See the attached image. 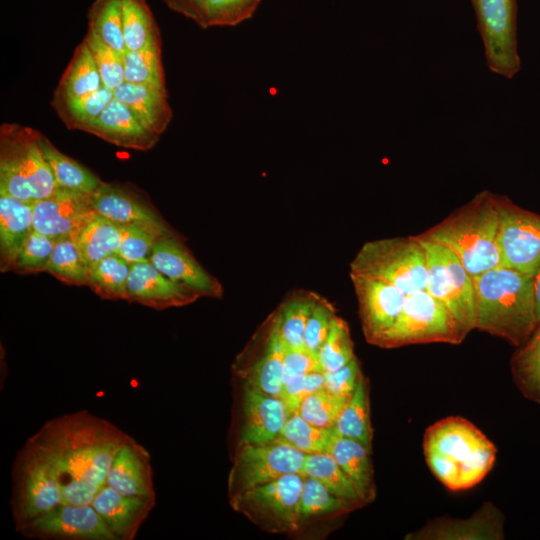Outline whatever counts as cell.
<instances>
[{
    "label": "cell",
    "instance_id": "6da1fadb",
    "mask_svg": "<svg viewBox=\"0 0 540 540\" xmlns=\"http://www.w3.org/2000/svg\"><path fill=\"white\" fill-rule=\"evenodd\" d=\"M61 472L64 503L91 504L106 485L112 461L128 434L87 410L46 421L33 434Z\"/></svg>",
    "mask_w": 540,
    "mask_h": 540
},
{
    "label": "cell",
    "instance_id": "7a4b0ae2",
    "mask_svg": "<svg viewBox=\"0 0 540 540\" xmlns=\"http://www.w3.org/2000/svg\"><path fill=\"white\" fill-rule=\"evenodd\" d=\"M476 294V329L524 344L538 326L533 277L497 267L473 277Z\"/></svg>",
    "mask_w": 540,
    "mask_h": 540
},
{
    "label": "cell",
    "instance_id": "3957f363",
    "mask_svg": "<svg viewBox=\"0 0 540 540\" xmlns=\"http://www.w3.org/2000/svg\"><path fill=\"white\" fill-rule=\"evenodd\" d=\"M498 230L494 194L484 190L417 237L451 249L474 277L502 266Z\"/></svg>",
    "mask_w": 540,
    "mask_h": 540
},
{
    "label": "cell",
    "instance_id": "277c9868",
    "mask_svg": "<svg viewBox=\"0 0 540 540\" xmlns=\"http://www.w3.org/2000/svg\"><path fill=\"white\" fill-rule=\"evenodd\" d=\"M11 476L10 506L16 531L64 503L58 464L34 435L17 452Z\"/></svg>",
    "mask_w": 540,
    "mask_h": 540
},
{
    "label": "cell",
    "instance_id": "5b68a950",
    "mask_svg": "<svg viewBox=\"0 0 540 540\" xmlns=\"http://www.w3.org/2000/svg\"><path fill=\"white\" fill-rule=\"evenodd\" d=\"M350 269L382 279L406 296L427 286L426 250L416 236L369 241L358 251Z\"/></svg>",
    "mask_w": 540,
    "mask_h": 540
},
{
    "label": "cell",
    "instance_id": "8992f818",
    "mask_svg": "<svg viewBox=\"0 0 540 540\" xmlns=\"http://www.w3.org/2000/svg\"><path fill=\"white\" fill-rule=\"evenodd\" d=\"M423 451L451 459L459 469V490L478 484L496 460L495 445L470 421L451 416L429 426Z\"/></svg>",
    "mask_w": 540,
    "mask_h": 540
},
{
    "label": "cell",
    "instance_id": "52a82bcc",
    "mask_svg": "<svg viewBox=\"0 0 540 540\" xmlns=\"http://www.w3.org/2000/svg\"><path fill=\"white\" fill-rule=\"evenodd\" d=\"M458 323L448 308L426 289L407 295L394 325L376 343L381 348L412 344L464 341Z\"/></svg>",
    "mask_w": 540,
    "mask_h": 540
},
{
    "label": "cell",
    "instance_id": "ba28073f",
    "mask_svg": "<svg viewBox=\"0 0 540 540\" xmlns=\"http://www.w3.org/2000/svg\"><path fill=\"white\" fill-rule=\"evenodd\" d=\"M305 474L292 473L229 497L230 506L271 533L301 528L300 496Z\"/></svg>",
    "mask_w": 540,
    "mask_h": 540
},
{
    "label": "cell",
    "instance_id": "9c48e42d",
    "mask_svg": "<svg viewBox=\"0 0 540 540\" xmlns=\"http://www.w3.org/2000/svg\"><path fill=\"white\" fill-rule=\"evenodd\" d=\"M419 240L427 255L426 290L448 308L466 337L476 329L473 277L451 249L439 243Z\"/></svg>",
    "mask_w": 540,
    "mask_h": 540
},
{
    "label": "cell",
    "instance_id": "30bf717a",
    "mask_svg": "<svg viewBox=\"0 0 540 540\" xmlns=\"http://www.w3.org/2000/svg\"><path fill=\"white\" fill-rule=\"evenodd\" d=\"M476 15L486 64L489 70L505 78L520 70L517 48L516 0H470Z\"/></svg>",
    "mask_w": 540,
    "mask_h": 540
},
{
    "label": "cell",
    "instance_id": "8fae6325",
    "mask_svg": "<svg viewBox=\"0 0 540 540\" xmlns=\"http://www.w3.org/2000/svg\"><path fill=\"white\" fill-rule=\"evenodd\" d=\"M306 454L275 440L238 444L228 476L229 497L284 475L302 473Z\"/></svg>",
    "mask_w": 540,
    "mask_h": 540
},
{
    "label": "cell",
    "instance_id": "7c38bea8",
    "mask_svg": "<svg viewBox=\"0 0 540 540\" xmlns=\"http://www.w3.org/2000/svg\"><path fill=\"white\" fill-rule=\"evenodd\" d=\"M501 265L534 277L540 270V215L494 194Z\"/></svg>",
    "mask_w": 540,
    "mask_h": 540
},
{
    "label": "cell",
    "instance_id": "4fadbf2b",
    "mask_svg": "<svg viewBox=\"0 0 540 540\" xmlns=\"http://www.w3.org/2000/svg\"><path fill=\"white\" fill-rule=\"evenodd\" d=\"M17 532L41 540H116L92 504L62 503Z\"/></svg>",
    "mask_w": 540,
    "mask_h": 540
},
{
    "label": "cell",
    "instance_id": "5bb4252c",
    "mask_svg": "<svg viewBox=\"0 0 540 540\" xmlns=\"http://www.w3.org/2000/svg\"><path fill=\"white\" fill-rule=\"evenodd\" d=\"M40 137L41 134L30 128L9 124L1 126L0 159L22 173L35 201L49 197L58 188L40 147Z\"/></svg>",
    "mask_w": 540,
    "mask_h": 540
},
{
    "label": "cell",
    "instance_id": "9a60e30c",
    "mask_svg": "<svg viewBox=\"0 0 540 540\" xmlns=\"http://www.w3.org/2000/svg\"><path fill=\"white\" fill-rule=\"evenodd\" d=\"M358 301L365 339L376 345L399 317L406 295L396 286L376 277L350 272Z\"/></svg>",
    "mask_w": 540,
    "mask_h": 540
},
{
    "label": "cell",
    "instance_id": "2e32d148",
    "mask_svg": "<svg viewBox=\"0 0 540 540\" xmlns=\"http://www.w3.org/2000/svg\"><path fill=\"white\" fill-rule=\"evenodd\" d=\"M97 214L92 194L62 188L33 203V230L55 240L75 236Z\"/></svg>",
    "mask_w": 540,
    "mask_h": 540
},
{
    "label": "cell",
    "instance_id": "e0dca14e",
    "mask_svg": "<svg viewBox=\"0 0 540 540\" xmlns=\"http://www.w3.org/2000/svg\"><path fill=\"white\" fill-rule=\"evenodd\" d=\"M149 261L165 276L205 297L220 298L221 284L192 256L172 234L161 236L154 244Z\"/></svg>",
    "mask_w": 540,
    "mask_h": 540
},
{
    "label": "cell",
    "instance_id": "ac0fdd59",
    "mask_svg": "<svg viewBox=\"0 0 540 540\" xmlns=\"http://www.w3.org/2000/svg\"><path fill=\"white\" fill-rule=\"evenodd\" d=\"M504 515L491 502L484 503L467 518L440 517L410 532L406 540H502Z\"/></svg>",
    "mask_w": 540,
    "mask_h": 540
},
{
    "label": "cell",
    "instance_id": "d6986e66",
    "mask_svg": "<svg viewBox=\"0 0 540 540\" xmlns=\"http://www.w3.org/2000/svg\"><path fill=\"white\" fill-rule=\"evenodd\" d=\"M199 295L174 282L149 260L131 265L127 301L162 310L196 301Z\"/></svg>",
    "mask_w": 540,
    "mask_h": 540
},
{
    "label": "cell",
    "instance_id": "ffe728a7",
    "mask_svg": "<svg viewBox=\"0 0 540 540\" xmlns=\"http://www.w3.org/2000/svg\"><path fill=\"white\" fill-rule=\"evenodd\" d=\"M92 204L98 214L118 225H140L160 237L172 234L147 202L124 188L102 182L92 194Z\"/></svg>",
    "mask_w": 540,
    "mask_h": 540
},
{
    "label": "cell",
    "instance_id": "44dd1931",
    "mask_svg": "<svg viewBox=\"0 0 540 540\" xmlns=\"http://www.w3.org/2000/svg\"><path fill=\"white\" fill-rule=\"evenodd\" d=\"M243 422L239 444H263L278 439L290 413L280 396L244 386Z\"/></svg>",
    "mask_w": 540,
    "mask_h": 540
},
{
    "label": "cell",
    "instance_id": "7402d4cb",
    "mask_svg": "<svg viewBox=\"0 0 540 540\" xmlns=\"http://www.w3.org/2000/svg\"><path fill=\"white\" fill-rule=\"evenodd\" d=\"M106 485L123 495L156 500L150 454L130 435L112 461Z\"/></svg>",
    "mask_w": 540,
    "mask_h": 540
},
{
    "label": "cell",
    "instance_id": "603a6c76",
    "mask_svg": "<svg viewBox=\"0 0 540 540\" xmlns=\"http://www.w3.org/2000/svg\"><path fill=\"white\" fill-rule=\"evenodd\" d=\"M91 504L116 540H134L156 500L123 495L105 485Z\"/></svg>",
    "mask_w": 540,
    "mask_h": 540
},
{
    "label": "cell",
    "instance_id": "cb8c5ba5",
    "mask_svg": "<svg viewBox=\"0 0 540 540\" xmlns=\"http://www.w3.org/2000/svg\"><path fill=\"white\" fill-rule=\"evenodd\" d=\"M84 132L116 146L140 151L151 149L159 139L149 133L130 108L115 97Z\"/></svg>",
    "mask_w": 540,
    "mask_h": 540
},
{
    "label": "cell",
    "instance_id": "d4e9b609",
    "mask_svg": "<svg viewBox=\"0 0 540 540\" xmlns=\"http://www.w3.org/2000/svg\"><path fill=\"white\" fill-rule=\"evenodd\" d=\"M33 231V203L0 194V270H13L26 239Z\"/></svg>",
    "mask_w": 540,
    "mask_h": 540
},
{
    "label": "cell",
    "instance_id": "484cf974",
    "mask_svg": "<svg viewBox=\"0 0 540 540\" xmlns=\"http://www.w3.org/2000/svg\"><path fill=\"white\" fill-rule=\"evenodd\" d=\"M113 92L114 97L127 105L152 135L159 138L170 124L173 112L166 92L129 82H124Z\"/></svg>",
    "mask_w": 540,
    "mask_h": 540
},
{
    "label": "cell",
    "instance_id": "4316f807",
    "mask_svg": "<svg viewBox=\"0 0 540 540\" xmlns=\"http://www.w3.org/2000/svg\"><path fill=\"white\" fill-rule=\"evenodd\" d=\"M371 452L360 442L342 437L337 433L328 450V453L351 479L365 504L372 502L376 496Z\"/></svg>",
    "mask_w": 540,
    "mask_h": 540
},
{
    "label": "cell",
    "instance_id": "83f0119b",
    "mask_svg": "<svg viewBox=\"0 0 540 540\" xmlns=\"http://www.w3.org/2000/svg\"><path fill=\"white\" fill-rule=\"evenodd\" d=\"M284 344L272 319L261 353L245 374L244 386L273 396H280L283 386Z\"/></svg>",
    "mask_w": 540,
    "mask_h": 540
},
{
    "label": "cell",
    "instance_id": "f1b7e54d",
    "mask_svg": "<svg viewBox=\"0 0 540 540\" xmlns=\"http://www.w3.org/2000/svg\"><path fill=\"white\" fill-rule=\"evenodd\" d=\"M103 86L92 52L85 41L75 50L59 81L56 99H71L89 95Z\"/></svg>",
    "mask_w": 540,
    "mask_h": 540
},
{
    "label": "cell",
    "instance_id": "f546056e",
    "mask_svg": "<svg viewBox=\"0 0 540 540\" xmlns=\"http://www.w3.org/2000/svg\"><path fill=\"white\" fill-rule=\"evenodd\" d=\"M121 236L122 226L98 213L81 229L76 240L89 271L105 257L118 254Z\"/></svg>",
    "mask_w": 540,
    "mask_h": 540
},
{
    "label": "cell",
    "instance_id": "4dcf8cb0",
    "mask_svg": "<svg viewBox=\"0 0 540 540\" xmlns=\"http://www.w3.org/2000/svg\"><path fill=\"white\" fill-rule=\"evenodd\" d=\"M40 147L59 188L93 194L102 181L87 168L60 152L45 136L40 137Z\"/></svg>",
    "mask_w": 540,
    "mask_h": 540
},
{
    "label": "cell",
    "instance_id": "1f68e13d",
    "mask_svg": "<svg viewBox=\"0 0 540 540\" xmlns=\"http://www.w3.org/2000/svg\"><path fill=\"white\" fill-rule=\"evenodd\" d=\"M367 384V379L362 376L341 411L334 430L338 435L358 441L372 451L373 430Z\"/></svg>",
    "mask_w": 540,
    "mask_h": 540
},
{
    "label": "cell",
    "instance_id": "d6a6232c",
    "mask_svg": "<svg viewBox=\"0 0 540 540\" xmlns=\"http://www.w3.org/2000/svg\"><path fill=\"white\" fill-rule=\"evenodd\" d=\"M510 367L519 392L526 399L540 404V324L515 351Z\"/></svg>",
    "mask_w": 540,
    "mask_h": 540
},
{
    "label": "cell",
    "instance_id": "836d02e7",
    "mask_svg": "<svg viewBox=\"0 0 540 540\" xmlns=\"http://www.w3.org/2000/svg\"><path fill=\"white\" fill-rule=\"evenodd\" d=\"M302 473L317 479L333 494L358 508L365 505L355 485L331 454H307Z\"/></svg>",
    "mask_w": 540,
    "mask_h": 540
},
{
    "label": "cell",
    "instance_id": "e575fe53",
    "mask_svg": "<svg viewBox=\"0 0 540 540\" xmlns=\"http://www.w3.org/2000/svg\"><path fill=\"white\" fill-rule=\"evenodd\" d=\"M316 299V294L300 293L280 307L274 322L284 347L304 348V332Z\"/></svg>",
    "mask_w": 540,
    "mask_h": 540
},
{
    "label": "cell",
    "instance_id": "d590c367",
    "mask_svg": "<svg viewBox=\"0 0 540 540\" xmlns=\"http://www.w3.org/2000/svg\"><path fill=\"white\" fill-rule=\"evenodd\" d=\"M113 99V90L102 86L98 91L86 96L71 99L54 98L53 105L68 128L84 131Z\"/></svg>",
    "mask_w": 540,
    "mask_h": 540
},
{
    "label": "cell",
    "instance_id": "8d00e7d4",
    "mask_svg": "<svg viewBox=\"0 0 540 540\" xmlns=\"http://www.w3.org/2000/svg\"><path fill=\"white\" fill-rule=\"evenodd\" d=\"M123 36L127 51L160 41L158 29L145 0H121Z\"/></svg>",
    "mask_w": 540,
    "mask_h": 540
},
{
    "label": "cell",
    "instance_id": "74e56055",
    "mask_svg": "<svg viewBox=\"0 0 540 540\" xmlns=\"http://www.w3.org/2000/svg\"><path fill=\"white\" fill-rule=\"evenodd\" d=\"M131 265L119 254H112L98 262L88 275L93 292L103 299L127 300V283Z\"/></svg>",
    "mask_w": 540,
    "mask_h": 540
},
{
    "label": "cell",
    "instance_id": "f35d334b",
    "mask_svg": "<svg viewBox=\"0 0 540 540\" xmlns=\"http://www.w3.org/2000/svg\"><path fill=\"white\" fill-rule=\"evenodd\" d=\"M125 82L147 85L166 92L160 41L124 55Z\"/></svg>",
    "mask_w": 540,
    "mask_h": 540
},
{
    "label": "cell",
    "instance_id": "ab89813d",
    "mask_svg": "<svg viewBox=\"0 0 540 540\" xmlns=\"http://www.w3.org/2000/svg\"><path fill=\"white\" fill-rule=\"evenodd\" d=\"M45 272L65 284L87 286L89 270L75 236H66L56 240Z\"/></svg>",
    "mask_w": 540,
    "mask_h": 540
},
{
    "label": "cell",
    "instance_id": "60d3db41",
    "mask_svg": "<svg viewBox=\"0 0 540 540\" xmlns=\"http://www.w3.org/2000/svg\"><path fill=\"white\" fill-rule=\"evenodd\" d=\"M357 508L333 494L317 479L305 475L300 496L302 524L315 518L339 515Z\"/></svg>",
    "mask_w": 540,
    "mask_h": 540
},
{
    "label": "cell",
    "instance_id": "b9f144b4",
    "mask_svg": "<svg viewBox=\"0 0 540 540\" xmlns=\"http://www.w3.org/2000/svg\"><path fill=\"white\" fill-rule=\"evenodd\" d=\"M335 434L334 427L322 428L314 426L295 412L288 417L277 440L296 448L306 455L328 453Z\"/></svg>",
    "mask_w": 540,
    "mask_h": 540
},
{
    "label": "cell",
    "instance_id": "7bdbcfd3",
    "mask_svg": "<svg viewBox=\"0 0 540 540\" xmlns=\"http://www.w3.org/2000/svg\"><path fill=\"white\" fill-rule=\"evenodd\" d=\"M122 55L127 52L122 25L121 0H97L89 13V29Z\"/></svg>",
    "mask_w": 540,
    "mask_h": 540
},
{
    "label": "cell",
    "instance_id": "ee69618b",
    "mask_svg": "<svg viewBox=\"0 0 540 540\" xmlns=\"http://www.w3.org/2000/svg\"><path fill=\"white\" fill-rule=\"evenodd\" d=\"M355 357L349 327L342 318L335 316L317 355L319 367L323 372L333 371Z\"/></svg>",
    "mask_w": 540,
    "mask_h": 540
},
{
    "label": "cell",
    "instance_id": "f6af8a7d",
    "mask_svg": "<svg viewBox=\"0 0 540 540\" xmlns=\"http://www.w3.org/2000/svg\"><path fill=\"white\" fill-rule=\"evenodd\" d=\"M349 398L350 396L338 395L322 389L307 396L300 403L297 413L314 426L332 428Z\"/></svg>",
    "mask_w": 540,
    "mask_h": 540
},
{
    "label": "cell",
    "instance_id": "bcb514c9",
    "mask_svg": "<svg viewBox=\"0 0 540 540\" xmlns=\"http://www.w3.org/2000/svg\"><path fill=\"white\" fill-rule=\"evenodd\" d=\"M259 0H202V28L236 26L255 14Z\"/></svg>",
    "mask_w": 540,
    "mask_h": 540
},
{
    "label": "cell",
    "instance_id": "7dc6e473",
    "mask_svg": "<svg viewBox=\"0 0 540 540\" xmlns=\"http://www.w3.org/2000/svg\"><path fill=\"white\" fill-rule=\"evenodd\" d=\"M84 41L92 52L103 86L114 91L125 82L124 55L105 44L90 30Z\"/></svg>",
    "mask_w": 540,
    "mask_h": 540
},
{
    "label": "cell",
    "instance_id": "c3c4849f",
    "mask_svg": "<svg viewBox=\"0 0 540 540\" xmlns=\"http://www.w3.org/2000/svg\"><path fill=\"white\" fill-rule=\"evenodd\" d=\"M56 240L33 230L26 239L13 270L18 273L46 271Z\"/></svg>",
    "mask_w": 540,
    "mask_h": 540
},
{
    "label": "cell",
    "instance_id": "681fc988",
    "mask_svg": "<svg viewBox=\"0 0 540 540\" xmlns=\"http://www.w3.org/2000/svg\"><path fill=\"white\" fill-rule=\"evenodd\" d=\"M159 238L160 236L143 226L124 225L118 254L130 265L147 261Z\"/></svg>",
    "mask_w": 540,
    "mask_h": 540
},
{
    "label": "cell",
    "instance_id": "f907efd6",
    "mask_svg": "<svg viewBox=\"0 0 540 540\" xmlns=\"http://www.w3.org/2000/svg\"><path fill=\"white\" fill-rule=\"evenodd\" d=\"M335 316L333 306L317 296L304 332V348L312 355L317 357Z\"/></svg>",
    "mask_w": 540,
    "mask_h": 540
},
{
    "label": "cell",
    "instance_id": "816d5d0a",
    "mask_svg": "<svg viewBox=\"0 0 540 540\" xmlns=\"http://www.w3.org/2000/svg\"><path fill=\"white\" fill-rule=\"evenodd\" d=\"M324 389V372L314 370L292 377L286 381L280 397L291 414L297 412L300 403L309 395Z\"/></svg>",
    "mask_w": 540,
    "mask_h": 540
},
{
    "label": "cell",
    "instance_id": "f5cc1de1",
    "mask_svg": "<svg viewBox=\"0 0 540 540\" xmlns=\"http://www.w3.org/2000/svg\"><path fill=\"white\" fill-rule=\"evenodd\" d=\"M362 376L355 357L339 369L324 372V389L334 394L351 396Z\"/></svg>",
    "mask_w": 540,
    "mask_h": 540
},
{
    "label": "cell",
    "instance_id": "db71d44e",
    "mask_svg": "<svg viewBox=\"0 0 540 540\" xmlns=\"http://www.w3.org/2000/svg\"><path fill=\"white\" fill-rule=\"evenodd\" d=\"M314 370H321L316 356L309 353L305 348L292 349L284 347L283 384L292 377Z\"/></svg>",
    "mask_w": 540,
    "mask_h": 540
},
{
    "label": "cell",
    "instance_id": "11a10c76",
    "mask_svg": "<svg viewBox=\"0 0 540 540\" xmlns=\"http://www.w3.org/2000/svg\"><path fill=\"white\" fill-rule=\"evenodd\" d=\"M174 11L195 21L200 27L203 25L202 0H164Z\"/></svg>",
    "mask_w": 540,
    "mask_h": 540
},
{
    "label": "cell",
    "instance_id": "9f6ffc18",
    "mask_svg": "<svg viewBox=\"0 0 540 540\" xmlns=\"http://www.w3.org/2000/svg\"><path fill=\"white\" fill-rule=\"evenodd\" d=\"M534 281V298H535V309L536 317L538 324H540V270L533 277Z\"/></svg>",
    "mask_w": 540,
    "mask_h": 540
},
{
    "label": "cell",
    "instance_id": "6f0895ef",
    "mask_svg": "<svg viewBox=\"0 0 540 540\" xmlns=\"http://www.w3.org/2000/svg\"><path fill=\"white\" fill-rule=\"evenodd\" d=\"M259 1H262V0H259Z\"/></svg>",
    "mask_w": 540,
    "mask_h": 540
}]
</instances>
